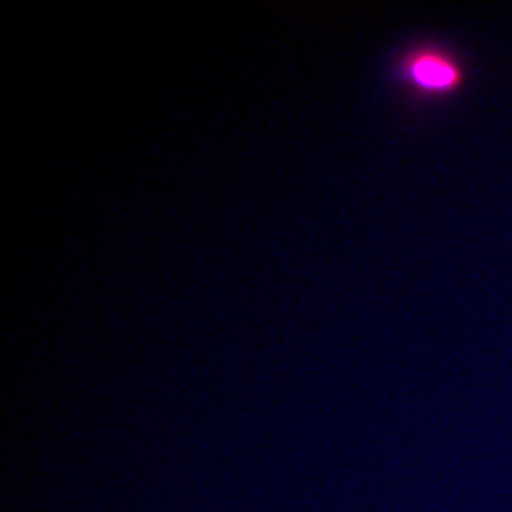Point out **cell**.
I'll return each instance as SVG.
<instances>
[{
	"instance_id": "1",
	"label": "cell",
	"mask_w": 512,
	"mask_h": 512,
	"mask_svg": "<svg viewBox=\"0 0 512 512\" xmlns=\"http://www.w3.org/2000/svg\"><path fill=\"white\" fill-rule=\"evenodd\" d=\"M412 78L427 90H454L461 82V71L450 59L440 55H423L412 63Z\"/></svg>"
}]
</instances>
